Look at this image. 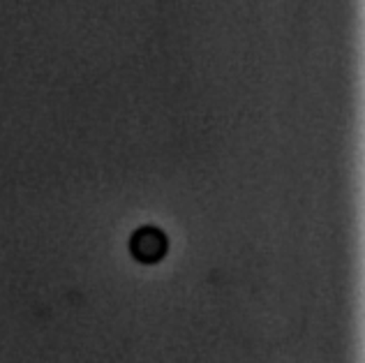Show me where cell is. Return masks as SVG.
Returning a JSON list of instances; mask_svg holds the SVG:
<instances>
[{
  "label": "cell",
  "instance_id": "obj_1",
  "mask_svg": "<svg viewBox=\"0 0 365 363\" xmlns=\"http://www.w3.org/2000/svg\"><path fill=\"white\" fill-rule=\"evenodd\" d=\"M167 236L155 227H141L134 232L130 241V250L134 255V260H139L143 264L160 262L167 252Z\"/></svg>",
  "mask_w": 365,
  "mask_h": 363
}]
</instances>
